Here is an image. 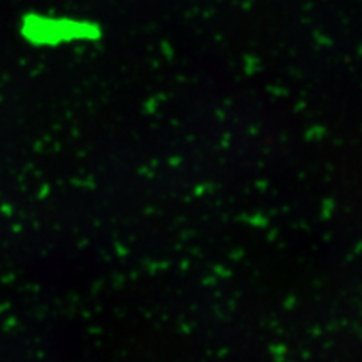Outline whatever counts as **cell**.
<instances>
[{"label": "cell", "mask_w": 362, "mask_h": 362, "mask_svg": "<svg viewBox=\"0 0 362 362\" xmlns=\"http://www.w3.org/2000/svg\"><path fill=\"white\" fill-rule=\"evenodd\" d=\"M98 28L85 21L76 20H49L37 18L35 23L26 26V37L35 42L59 44L76 40H95L98 38Z\"/></svg>", "instance_id": "1"}]
</instances>
